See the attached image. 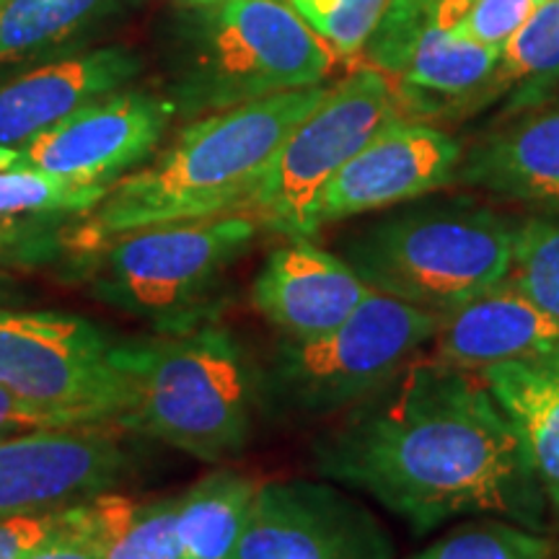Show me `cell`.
Segmentation results:
<instances>
[{"label": "cell", "mask_w": 559, "mask_h": 559, "mask_svg": "<svg viewBox=\"0 0 559 559\" xmlns=\"http://www.w3.org/2000/svg\"><path fill=\"white\" fill-rule=\"evenodd\" d=\"M311 443L321 479L368 495L425 536L459 519L544 531L526 443L477 370L412 358Z\"/></svg>", "instance_id": "1"}, {"label": "cell", "mask_w": 559, "mask_h": 559, "mask_svg": "<svg viewBox=\"0 0 559 559\" xmlns=\"http://www.w3.org/2000/svg\"><path fill=\"white\" fill-rule=\"evenodd\" d=\"M326 91H285L198 117L153 164L111 185L68 236L70 249H94L138 228L243 213L280 145Z\"/></svg>", "instance_id": "2"}, {"label": "cell", "mask_w": 559, "mask_h": 559, "mask_svg": "<svg viewBox=\"0 0 559 559\" xmlns=\"http://www.w3.org/2000/svg\"><path fill=\"white\" fill-rule=\"evenodd\" d=\"M130 386L122 430L221 464L247 449L262 415L260 362L218 319L185 332L117 340Z\"/></svg>", "instance_id": "3"}, {"label": "cell", "mask_w": 559, "mask_h": 559, "mask_svg": "<svg viewBox=\"0 0 559 559\" xmlns=\"http://www.w3.org/2000/svg\"><path fill=\"white\" fill-rule=\"evenodd\" d=\"M513 228L474 200L407 202L349 230L340 257L376 293L445 317L508 277Z\"/></svg>", "instance_id": "4"}, {"label": "cell", "mask_w": 559, "mask_h": 559, "mask_svg": "<svg viewBox=\"0 0 559 559\" xmlns=\"http://www.w3.org/2000/svg\"><path fill=\"white\" fill-rule=\"evenodd\" d=\"M257 230L260 223L247 213L128 230L73 251L75 275L109 309L156 332H185L218 319V290Z\"/></svg>", "instance_id": "5"}, {"label": "cell", "mask_w": 559, "mask_h": 559, "mask_svg": "<svg viewBox=\"0 0 559 559\" xmlns=\"http://www.w3.org/2000/svg\"><path fill=\"white\" fill-rule=\"evenodd\" d=\"M187 39L190 47L166 99L190 120L321 86L340 58L285 0L205 5Z\"/></svg>", "instance_id": "6"}, {"label": "cell", "mask_w": 559, "mask_h": 559, "mask_svg": "<svg viewBox=\"0 0 559 559\" xmlns=\"http://www.w3.org/2000/svg\"><path fill=\"white\" fill-rule=\"evenodd\" d=\"M440 319L373 293L353 317L319 337H283L260 362L262 415L290 423L342 415L432 345Z\"/></svg>", "instance_id": "7"}, {"label": "cell", "mask_w": 559, "mask_h": 559, "mask_svg": "<svg viewBox=\"0 0 559 559\" xmlns=\"http://www.w3.org/2000/svg\"><path fill=\"white\" fill-rule=\"evenodd\" d=\"M115 345L88 319L0 306V389L79 425L122 430L130 386L115 362Z\"/></svg>", "instance_id": "8"}, {"label": "cell", "mask_w": 559, "mask_h": 559, "mask_svg": "<svg viewBox=\"0 0 559 559\" xmlns=\"http://www.w3.org/2000/svg\"><path fill=\"white\" fill-rule=\"evenodd\" d=\"M396 117L404 111L381 70L349 73L285 138L243 213L285 239H309V210L321 187Z\"/></svg>", "instance_id": "9"}, {"label": "cell", "mask_w": 559, "mask_h": 559, "mask_svg": "<svg viewBox=\"0 0 559 559\" xmlns=\"http://www.w3.org/2000/svg\"><path fill=\"white\" fill-rule=\"evenodd\" d=\"M362 52L412 120H456L506 91L502 50L445 26L438 0H389Z\"/></svg>", "instance_id": "10"}, {"label": "cell", "mask_w": 559, "mask_h": 559, "mask_svg": "<svg viewBox=\"0 0 559 559\" xmlns=\"http://www.w3.org/2000/svg\"><path fill=\"white\" fill-rule=\"evenodd\" d=\"M389 531L334 481H260L228 559H394Z\"/></svg>", "instance_id": "11"}, {"label": "cell", "mask_w": 559, "mask_h": 559, "mask_svg": "<svg viewBox=\"0 0 559 559\" xmlns=\"http://www.w3.org/2000/svg\"><path fill=\"white\" fill-rule=\"evenodd\" d=\"M174 104L145 91H115L66 120L0 151V169H37L52 177L111 187L156 151L174 120Z\"/></svg>", "instance_id": "12"}, {"label": "cell", "mask_w": 559, "mask_h": 559, "mask_svg": "<svg viewBox=\"0 0 559 559\" xmlns=\"http://www.w3.org/2000/svg\"><path fill=\"white\" fill-rule=\"evenodd\" d=\"M464 145L438 124L396 117L321 187L309 210V239L334 223L407 205L456 181Z\"/></svg>", "instance_id": "13"}, {"label": "cell", "mask_w": 559, "mask_h": 559, "mask_svg": "<svg viewBox=\"0 0 559 559\" xmlns=\"http://www.w3.org/2000/svg\"><path fill=\"white\" fill-rule=\"evenodd\" d=\"M122 432L109 425H81L0 440V519L117 492L138 461Z\"/></svg>", "instance_id": "14"}, {"label": "cell", "mask_w": 559, "mask_h": 559, "mask_svg": "<svg viewBox=\"0 0 559 559\" xmlns=\"http://www.w3.org/2000/svg\"><path fill=\"white\" fill-rule=\"evenodd\" d=\"M373 293L340 254L288 239L257 272L251 304L285 340H311L353 317Z\"/></svg>", "instance_id": "15"}, {"label": "cell", "mask_w": 559, "mask_h": 559, "mask_svg": "<svg viewBox=\"0 0 559 559\" xmlns=\"http://www.w3.org/2000/svg\"><path fill=\"white\" fill-rule=\"evenodd\" d=\"M508 117L464 151L456 185L559 218V102Z\"/></svg>", "instance_id": "16"}, {"label": "cell", "mask_w": 559, "mask_h": 559, "mask_svg": "<svg viewBox=\"0 0 559 559\" xmlns=\"http://www.w3.org/2000/svg\"><path fill=\"white\" fill-rule=\"evenodd\" d=\"M432 358L464 370L559 353V321L510 280H500L440 319Z\"/></svg>", "instance_id": "17"}, {"label": "cell", "mask_w": 559, "mask_h": 559, "mask_svg": "<svg viewBox=\"0 0 559 559\" xmlns=\"http://www.w3.org/2000/svg\"><path fill=\"white\" fill-rule=\"evenodd\" d=\"M138 55L104 47L79 58L26 70L0 86V151L19 148L75 109L122 91L140 73Z\"/></svg>", "instance_id": "18"}, {"label": "cell", "mask_w": 559, "mask_h": 559, "mask_svg": "<svg viewBox=\"0 0 559 559\" xmlns=\"http://www.w3.org/2000/svg\"><path fill=\"white\" fill-rule=\"evenodd\" d=\"M526 443L547 506L559 515V353L479 370Z\"/></svg>", "instance_id": "19"}, {"label": "cell", "mask_w": 559, "mask_h": 559, "mask_svg": "<svg viewBox=\"0 0 559 559\" xmlns=\"http://www.w3.org/2000/svg\"><path fill=\"white\" fill-rule=\"evenodd\" d=\"M257 487L260 481L251 474L223 466L185 489L177 515L181 559H228Z\"/></svg>", "instance_id": "20"}, {"label": "cell", "mask_w": 559, "mask_h": 559, "mask_svg": "<svg viewBox=\"0 0 559 559\" xmlns=\"http://www.w3.org/2000/svg\"><path fill=\"white\" fill-rule=\"evenodd\" d=\"M500 81L510 88L506 115L544 104L559 86V0H544L502 47Z\"/></svg>", "instance_id": "21"}, {"label": "cell", "mask_w": 559, "mask_h": 559, "mask_svg": "<svg viewBox=\"0 0 559 559\" xmlns=\"http://www.w3.org/2000/svg\"><path fill=\"white\" fill-rule=\"evenodd\" d=\"M120 0H3L0 62L21 60L70 37Z\"/></svg>", "instance_id": "22"}, {"label": "cell", "mask_w": 559, "mask_h": 559, "mask_svg": "<svg viewBox=\"0 0 559 559\" xmlns=\"http://www.w3.org/2000/svg\"><path fill=\"white\" fill-rule=\"evenodd\" d=\"M179 495L135 502L111 492V521L104 559H181Z\"/></svg>", "instance_id": "23"}, {"label": "cell", "mask_w": 559, "mask_h": 559, "mask_svg": "<svg viewBox=\"0 0 559 559\" xmlns=\"http://www.w3.org/2000/svg\"><path fill=\"white\" fill-rule=\"evenodd\" d=\"M555 542L506 519H472L453 526L409 559H551Z\"/></svg>", "instance_id": "24"}, {"label": "cell", "mask_w": 559, "mask_h": 559, "mask_svg": "<svg viewBox=\"0 0 559 559\" xmlns=\"http://www.w3.org/2000/svg\"><path fill=\"white\" fill-rule=\"evenodd\" d=\"M508 280L559 321V218L531 215L515 221Z\"/></svg>", "instance_id": "25"}, {"label": "cell", "mask_w": 559, "mask_h": 559, "mask_svg": "<svg viewBox=\"0 0 559 559\" xmlns=\"http://www.w3.org/2000/svg\"><path fill=\"white\" fill-rule=\"evenodd\" d=\"M111 187L52 177L37 169H0V218L88 215Z\"/></svg>", "instance_id": "26"}, {"label": "cell", "mask_w": 559, "mask_h": 559, "mask_svg": "<svg viewBox=\"0 0 559 559\" xmlns=\"http://www.w3.org/2000/svg\"><path fill=\"white\" fill-rule=\"evenodd\" d=\"M340 58L362 52L389 0H288Z\"/></svg>", "instance_id": "27"}, {"label": "cell", "mask_w": 559, "mask_h": 559, "mask_svg": "<svg viewBox=\"0 0 559 559\" xmlns=\"http://www.w3.org/2000/svg\"><path fill=\"white\" fill-rule=\"evenodd\" d=\"M111 521V492L83 502L75 519L21 559H104Z\"/></svg>", "instance_id": "28"}, {"label": "cell", "mask_w": 559, "mask_h": 559, "mask_svg": "<svg viewBox=\"0 0 559 559\" xmlns=\"http://www.w3.org/2000/svg\"><path fill=\"white\" fill-rule=\"evenodd\" d=\"M544 0H472L459 29L479 45L502 50Z\"/></svg>", "instance_id": "29"}, {"label": "cell", "mask_w": 559, "mask_h": 559, "mask_svg": "<svg viewBox=\"0 0 559 559\" xmlns=\"http://www.w3.org/2000/svg\"><path fill=\"white\" fill-rule=\"evenodd\" d=\"M83 506V502H81ZM81 506L37 510L0 519V559H21L75 519Z\"/></svg>", "instance_id": "30"}, {"label": "cell", "mask_w": 559, "mask_h": 559, "mask_svg": "<svg viewBox=\"0 0 559 559\" xmlns=\"http://www.w3.org/2000/svg\"><path fill=\"white\" fill-rule=\"evenodd\" d=\"M52 428H81V425L75 419L60 415V412L37 407V404L19 400L11 391L0 389V440Z\"/></svg>", "instance_id": "31"}, {"label": "cell", "mask_w": 559, "mask_h": 559, "mask_svg": "<svg viewBox=\"0 0 559 559\" xmlns=\"http://www.w3.org/2000/svg\"><path fill=\"white\" fill-rule=\"evenodd\" d=\"M11 249L29 251V236H26V228L21 226V223H13L11 218H0V257Z\"/></svg>", "instance_id": "32"}, {"label": "cell", "mask_w": 559, "mask_h": 559, "mask_svg": "<svg viewBox=\"0 0 559 559\" xmlns=\"http://www.w3.org/2000/svg\"><path fill=\"white\" fill-rule=\"evenodd\" d=\"M16 283L5 275L3 270H0V306L3 304H11V300H16Z\"/></svg>", "instance_id": "33"}, {"label": "cell", "mask_w": 559, "mask_h": 559, "mask_svg": "<svg viewBox=\"0 0 559 559\" xmlns=\"http://www.w3.org/2000/svg\"><path fill=\"white\" fill-rule=\"evenodd\" d=\"M179 3L194 5V9H205V5H218V3H226V0H179Z\"/></svg>", "instance_id": "34"}, {"label": "cell", "mask_w": 559, "mask_h": 559, "mask_svg": "<svg viewBox=\"0 0 559 559\" xmlns=\"http://www.w3.org/2000/svg\"><path fill=\"white\" fill-rule=\"evenodd\" d=\"M0 3H3V0H0Z\"/></svg>", "instance_id": "35"}]
</instances>
